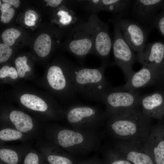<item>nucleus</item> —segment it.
Returning a JSON list of instances; mask_svg holds the SVG:
<instances>
[{"mask_svg": "<svg viewBox=\"0 0 164 164\" xmlns=\"http://www.w3.org/2000/svg\"><path fill=\"white\" fill-rule=\"evenodd\" d=\"M106 128L108 134L116 139L140 144L150 129V118L139 107L108 119Z\"/></svg>", "mask_w": 164, "mask_h": 164, "instance_id": "f257e3e1", "label": "nucleus"}, {"mask_svg": "<svg viewBox=\"0 0 164 164\" xmlns=\"http://www.w3.org/2000/svg\"><path fill=\"white\" fill-rule=\"evenodd\" d=\"M107 67L104 64L95 68L74 66L69 72L77 93L90 100L101 102L103 96L111 87L105 78Z\"/></svg>", "mask_w": 164, "mask_h": 164, "instance_id": "f03ea898", "label": "nucleus"}, {"mask_svg": "<svg viewBox=\"0 0 164 164\" xmlns=\"http://www.w3.org/2000/svg\"><path fill=\"white\" fill-rule=\"evenodd\" d=\"M58 144L74 155H83L98 149L102 135L97 130H84L74 128L59 130L57 135Z\"/></svg>", "mask_w": 164, "mask_h": 164, "instance_id": "7ed1b4c3", "label": "nucleus"}, {"mask_svg": "<svg viewBox=\"0 0 164 164\" xmlns=\"http://www.w3.org/2000/svg\"><path fill=\"white\" fill-rule=\"evenodd\" d=\"M142 96L136 90L120 91L111 87L103 95L106 120L114 118L140 107Z\"/></svg>", "mask_w": 164, "mask_h": 164, "instance_id": "20e7f679", "label": "nucleus"}, {"mask_svg": "<svg viewBox=\"0 0 164 164\" xmlns=\"http://www.w3.org/2000/svg\"><path fill=\"white\" fill-rule=\"evenodd\" d=\"M67 117L74 128L84 130H97L106 120L104 111L98 107L81 104L72 106Z\"/></svg>", "mask_w": 164, "mask_h": 164, "instance_id": "39448f33", "label": "nucleus"}, {"mask_svg": "<svg viewBox=\"0 0 164 164\" xmlns=\"http://www.w3.org/2000/svg\"><path fill=\"white\" fill-rule=\"evenodd\" d=\"M86 21L93 37L94 55L100 59L102 64L108 67L110 65L109 58L112 46L109 24L95 14H91Z\"/></svg>", "mask_w": 164, "mask_h": 164, "instance_id": "423d86ee", "label": "nucleus"}, {"mask_svg": "<svg viewBox=\"0 0 164 164\" xmlns=\"http://www.w3.org/2000/svg\"><path fill=\"white\" fill-rule=\"evenodd\" d=\"M114 26V38L112 43L114 64L122 71L127 81L135 72L133 66L136 60V55L125 39L117 23L110 19Z\"/></svg>", "mask_w": 164, "mask_h": 164, "instance_id": "0eeeda50", "label": "nucleus"}, {"mask_svg": "<svg viewBox=\"0 0 164 164\" xmlns=\"http://www.w3.org/2000/svg\"><path fill=\"white\" fill-rule=\"evenodd\" d=\"M68 41L69 50L80 60L89 54L94 55L93 37L86 21L79 19L71 29Z\"/></svg>", "mask_w": 164, "mask_h": 164, "instance_id": "6e6552de", "label": "nucleus"}, {"mask_svg": "<svg viewBox=\"0 0 164 164\" xmlns=\"http://www.w3.org/2000/svg\"><path fill=\"white\" fill-rule=\"evenodd\" d=\"M118 24L126 42L134 52L140 51L146 41L148 33L137 21L113 16L111 18Z\"/></svg>", "mask_w": 164, "mask_h": 164, "instance_id": "1a4fd4ad", "label": "nucleus"}, {"mask_svg": "<svg viewBox=\"0 0 164 164\" xmlns=\"http://www.w3.org/2000/svg\"><path fill=\"white\" fill-rule=\"evenodd\" d=\"M164 71L154 67L142 66V68L135 72L124 85L114 87L120 91H135L137 89L151 85L158 81Z\"/></svg>", "mask_w": 164, "mask_h": 164, "instance_id": "9d476101", "label": "nucleus"}, {"mask_svg": "<svg viewBox=\"0 0 164 164\" xmlns=\"http://www.w3.org/2000/svg\"><path fill=\"white\" fill-rule=\"evenodd\" d=\"M130 0H83L82 8L95 14L103 11L111 12L114 16L123 17L131 8Z\"/></svg>", "mask_w": 164, "mask_h": 164, "instance_id": "9b49d317", "label": "nucleus"}, {"mask_svg": "<svg viewBox=\"0 0 164 164\" xmlns=\"http://www.w3.org/2000/svg\"><path fill=\"white\" fill-rule=\"evenodd\" d=\"M136 60L142 66H151L164 71V43L145 44L136 55Z\"/></svg>", "mask_w": 164, "mask_h": 164, "instance_id": "f8f14e48", "label": "nucleus"}, {"mask_svg": "<svg viewBox=\"0 0 164 164\" xmlns=\"http://www.w3.org/2000/svg\"><path fill=\"white\" fill-rule=\"evenodd\" d=\"M164 5V1L161 0H132V15L139 23H151Z\"/></svg>", "mask_w": 164, "mask_h": 164, "instance_id": "ddd939ff", "label": "nucleus"}, {"mask_svg": "<svg viewBox=\"0 0 164 164\" xmlns=\"http://www.w3.org/2000/svg\"><path fill=\"white\" fill-rule=\"evenodd\" d=\"M113 147L126 159L134 164H154L141 144L118 140Z\"/></svg>", "mask_w": 164, "mask_h": 164, "instance_id": "4468645a", "label": "nucleus"}, {"mask_svg": "<svg viewBox=\"0 0 164 164\" xmlns=\"http://www.w3.org/2000/svg\"><path fill=\"white\" fill-rule=\"evenodd\" d=\"M141 109L150 118H160L164 114V94L159 91L142 96Z\"/></svg>", "mask_w": 164, "mask_h": 164, "instance_id": "2eb2a0df", "label": "nucleus"}, {"mask_svg": "<svg viewBox=\"0 0 164 164\" xmlns=\"http://www.w3.org/2000/svg\"><path fill=\"white\" fill-rule=\"evenodd\" d=\"M47 78L50 86L55 90L60 91L68 87L76 92L72 82H68L62 69L59 66L50 67Z\"/></svg>", "mask_w": 164, "mask_h": 164, "instance_id": "dca6fc26", "label": "nucleus"}, {"mask_svg": "<svg viewBox=\"0 0 164 164\" xmlns=\"http://www.w3.org/2000/svg\"><path fill=\"white\" fill-rule=\"evenodd\" d=\"M9 118L16 129L21 132H26L32 128V120L28 114L18 111L11 112Z\"/></svg>", "mask_w": 164, "mask_h": 164, "instance_id": "f3484780", "label": "nucleus"}, {"mask_svg": "<svg viewBox=\"0 0 164 164\" xmlns=\"http://www.w3.org/2000/svg\"><path fill=\"white\" fill-rule=\"evenodd\" d=\"M21 104L30 109L40 111H45L48 106L46 102L41 98L35 95L25 94L20 98Z\"/></svg>", "mask_w": 164, "mask_h": 164, "instance_id": "a211bd4d", "label": "nucleus"}, {"mask_svg": "<svg viewBox=\"0 0 164 164\" xmlns=\"http://www.w3.org/2000/svg\"><path fill=\"white\" fill-rule=\"evenodd\" d=\"M52 45V42L50 36L48 34L43 33L39 35L36 39L33 48L38 56L44 57L49 53Z\"/></svg>", "mask_w": 164, "mask_h": 164, "instance_id": "6ab92c4d", "label": "nucleus"}, {"mask_svg": "<svg viewBox=\"0 0 164 164\" xmlns=\"http://www.w3.org/2000/svg\"><path fill=\"white\" fill-rule=\"evenodd\" d=\"M56 15L59 23L63 26H69L73 28L79 20L75 11L66 8L57 11Z\"/></svg>", "mask_w": 164, "mask_h": 164, "instance_id": "aec40b11", "label": "nucleus"}, {"mask_svg": "<svg viewBox=\"0 0 164 164\" xmlns=\"http://www.w3.org/2000/svg\"><path fill=\"white\" fill-rule=\"evenodd\" d=\"M102 151L106 161L105 164H132L128 161L120 159L119 153L114 147L108 148Z\"/></svg>", "mask_w": 164, "mask_h": 164, "instance_id": "412c9836", "label": "nucleus"}, {"mask_svg": "<svg viewBox=\"0 0 164 164\" xmlns=\"http://www.w3.org/2000/svg\"><path fill=\"white\" fill-rule=\"evenodd\" d=\"M21 35L20 32L15 28H11L5 30L2 34V38L4 44L9 46L13 45L16 39Z\"/></svg>", "mask_w": 164, "mask_h": 164, "instance_id": "4be33fe9", "label": "nucleus"}, {"mask_svg": "<svg viewBox=\"0 0 164 164\" xmlns=\"http://www.w3.org/2000/svg\"><path fill=\"white\" fill-rule=\"evenodd\" d=\"M0 159L8 164H17L18 162V156L14 151L7 149L0 150Z\"/></svg>", "mask_w": 164, "mask_h": 164, "instance_id": "5701e85b", "label": "nucleus"}, {"mask_svg": "<svg viewBox=\"0 0 164 164\" xmlns=\"http://www.w3.org/2000/svg\"><path fill=\"white\" fill-rule=\"evenodd\" d=\"M47 161L50 164H77L75 159L64 155L54 154L50 155Z\"/></svg>", "mask_w": 164, "mask_h": 164, "instance_id": "b1692460", "label": "nucleus"}, {"mask_svg": "<svg viewBox=\"0 0 164 164\" xmlns=\"http://www.w3.org/2000/svg\"><path fill=\"white\" fill-rule=\"evenodd\" d=\"M27 59L26 56L18 57L15 61L17 71L19 76L24 77L26 73L31 70L30 67L27 64Z\"/></svg>", "mask_w": 164, "mask_h": 164, "instance_id": "393cba45", "label": "nucleus"}, {"mask_svg": "<svg viewBox=\"0 0 164 164\" xmlns=\"http://www.w3.org/2000/svg\"><path fill=\"white\" fill-rule=\"evenodd\" d=\"M22 136L20 132L10 128H6L0 131V138L2 140L9 141L21 138Z\"/></svg>", "mask_w": 164, "mask_h": 164, "instance_id": "a878e982", "label": "nucleus"}, {"mask_svg": "<svg viewBox=\"0 0 164 164\" xmlns=\"http://www.w3.org/2000/svg\"><path fill=\"white\" fill-rule=\"evenodd\" d=\"M11 7V5L7 3H4L0 6L1 21L4 23H9L14 16L15 11Z\"/></svg>", "mask_w": 164, "mask_h": 164, "instance_id": "bb28decb", "label": "nucleus"}, {"mask_svg": "<svg viewBox=\"0 0 164 164\" xmlns=\"http://www.w3.org/2000/svg\"><path fill=\"white\" fill-rule=\"evenodd\" d=\"M18 74L15 68L7 65L3 66L0 70V77L2 78L9 77L13 79L18 77Z\"/></svg>", "mask_w": 164, "mask_h": 164, "instance_id": "cd10ccee", "label": "nucleus"}, {"mask_svg": "<svg viewBox=\"0 0 164 164\" xmlns=\"http://www.w3.org/2000/svg\"><path fill=\"white\" fill-rule=\"evenodd\" d=\"M12 53L11 48L4 43L0 44V62L2 63L7 61L11 56Z\"/></svg>", "mask_w": 164, "mask_h": 164, "instance_id": "c85d7f7f", "label": "nucleus"}, {"mask_svg": "<svg viewBox=\"0 0 164 164\" xmlns=\"http://www.w3.org/2000/svg\"><path fill=\"white\" fill-rule=\"evenodd\" d=\"M153 26L156 27L164 36V13L156 16L152 23Z\"/></svg>", "mask_w": 164, "mask_h": 164, "instance_id": "c756f323", "label": "nucleus"}, {"mask_svg": "<svg viewBox=\"0 0 164 164\" xmlns=\"http://www.w3.org/2000/svg\"><path fill=\"white\" fill-rule=\"evenodd\" d=\"M24 164H39V158L38 155L33 153H30L25 157Z\"/></svg>", "mask_w": 164, "mask_h": 164, "instance_id": "7c9ffc66", "label": "nucleus"}, {"mask_svg": "<svg viewBox=\"0 0 164 164\" xmlns=\"http://www.w3.org/2000/svg\"><path fill=\"white\" fill-rule=\"evenodd\" d=\"M25 18L35 22L38 18V15L36 12L34 10L31 9L26 11L25 13Z\"/></svg>", "mask_w": 164, "mask_h": 164, "instance_id": "2f4dec72", "label": "nucleus"}, {"mask_svg": "<svg viewBox=\"0 0 164 164\" xmlns=\"http://www.w3.org/2000/svg\"><path fill=\"white\" fill-rule=\"evenodd\" d=\"M77 164H103V163L99 159L93 157L77 162Z\"/></svg>", "mask_w": 164, "mask_h": 164, "instance_id": "473e14b6", "label": "nucleus"}, {"mask_svg": "<svg viewBox=\"0 0 164 164\" xmlns=\"http://www.w3.org/2000/svg\"><path fill=\"white\" fill-rule=\"evenodd\" d=\"M63 2L62 0H48L47 3L48 5L53 7L56 8L59 6Z\"/></svg>", "mask_w": 164, "mask_h": 164, "instance_id": "72a5a7b5", "label": "nucleus"}, {"mask_svg": "<svg viewBox=\"0 0 164 164\" xmlns=\"http://www.w3.org/2000/svg\"><path fill=\"white\" fill-rule=\"evenodd\" d=\"M2 1L4 3H7L13 5L15 8H18L20 4V2L19 0H2Z\"/></svg>", "mask_w": 164, "mask_h": 164, "instance_id": "f704fd0d", "label": "nucleus"}, {"mask_svg": "<svg viewBox=\"0 0 164 164\" xmlns=\"http://www.w3.org/2000/svg\"><path fill=\"white\" fill-rule=\"evenodd\" d=\"M24 22L25 24L28 26H32L35 24V21L29 20L26 18L24 19Z\"/></svg>", "mask_w": 164, "mask_h": 164, "instance_id": "c9c22d12", "label": "nucleus"}, {"mask_svg": "<svg viewBox=\"0 0 164 164\" xmlns=\"http://www.w3.org/2000/svg\"><path fill=\"white\" fill-rule=\"evenodd\" d=\"M161 79H162V80H164V75H162V76L161 77V78H160V79H159V80H161Z\"/></svg>", "mask_w": 164, "mask_h": 164, "instance_id": "e433bc0d", "label": "nucleus"}, {"mask_svg": "<svg viewBox=\"0 0 164 164\" xmlns=\"http://www.w3.org/2000/svg\"><path fill=\"white\" fill-rule=\"evenodd\" d=\"M2 4H1V1L0 0V6H1V5H2Z\"/></svg>", "mask_w": 164, "mask_h": 164, "instance_id": "4c0bfd02", "label": "nucleus"}]
</instances>
